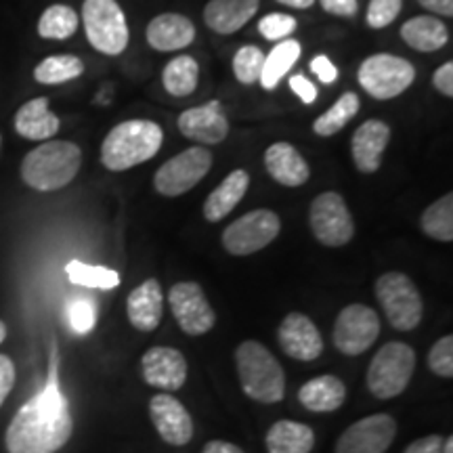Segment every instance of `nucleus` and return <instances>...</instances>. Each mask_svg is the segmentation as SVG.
<instances>
[{
    "mask_svg": "<svg viewBox=\"0 0 453 453\" xmlns=\"http://www.w3.org/2000/svg\"><path fill=\"white\" fill-rule=\"evenodd\" d=\"M162 128L151 120H127L111 128L101 145V162L107 170L122 173L151 160L160 151Z\"/></svg>",
    "mask_w": 453,
    "mask_h": 453,
    "instance_id": "7ed1b4c3",
    "label": "nucleus"
},
{
    "mask_svg": "<svg viewBox=\"0 0 453 453\" xmlns=\"http://www.w3.org/2000/svg\"><path fill=\"white\" fill-rule=\"evenodd\" d=\"M378 303L382 304L384 315L390 326L399 332H411L420 326L424 315V303L416 283L401 271H388L378 277L376 288Z\"/></svg>",
    "mask_w": 453,
    "mask_h": 453,
    "instance_id": "423d86ee",
    "label": "nucleus"
},
{
    "mask_svg": "<svg viewBox=\"0 0 453 453\" xmlns=\"http://www.w3.org/2000/svg\"><path fill=\"white\" fill-rule=\"evenodd\" d=\"M309 223L317 240L330 248L344 246L355 235V223L344 197L334 191L315 197L309 211Z\"/></svg>",
    "mask_w": 453,
    "mask_h": 453,
    "instance_id": "9b49d317",
    "label": "nucleus"
},
{
    "mask_svg": "<svg viewBox=\"0 0 453 453\" xmlns=\"http://www.w3.org/2000/svg\"><path fill=\"white\" fill-rule=\"evenodd\" d=\"M283 353L298 361H315L324 353V338L307 315L290 313L277 332Z\"/></svg>",
    "mask_w": 453,
    "mask_h": 453,
    "instance_id": "dca6fc26",
    "label": "nucleus"
},
{
    "mask_svg": "<svg viewBox=\"0 0 453 453\" xmlns=\"http://www.w3.org/2000/svg\"><path fill=\"white\" fill-rule=\"evenodd\" d=\"M235 364L243 393L258 403H280L286 395V373L267 347L246 340L235 350Z\"/></svg>",
    "mask_w": 453,
    "mask_h": 453,
    "instance_id": "20e7f679",
    "label": "nucleus"
},
{
    "mask_svg": "<svg viewBox=\"0 0 453 453\" xmlns=\"http://www.w3.org/2000/svg\"><path fill=\"white\" fill-rule=\"evenodd\" d=\"M65 273L70 277L72 283L87 288H101V290H113V288L120 286V275L113 269L107 267H90L81 260H72L67 263Z\"/></svg>",
    "mask_w": 453,
    "mask_h": 453,
    "instance_id": "f704fd0d",
    "label": "nucleus"
},
{
    "mask_svg": "<svg viewBox=\"0 0 453 453\" xmlns=\"http://www.w3.org/2000/svg\"><path fill=\"white\" fill-rule=\"evenodd\" d=\"M300 57V44L296 41H281L271 53L265 57L263 72H260V84L265 90H273L281 78L290 72V67L296 64Z\"/></svg>",
    "mask_w": 453,
    "mask_h": 453,
    "instance_id": "c756f323",
    "label": "nucleus"
},
{
    "mask_svg": "<svg viewBox=\"0 0 453 453\" xmlns=\"http://www.w3.org/2000/svg\"><path fill=\"white\" fill-rule=\"evenodd\" d=\"M281 220L273 211L260 208L243 214L223 231V248L234 257L250 254L267 248L280 235Z\"/></svg>",
    "mask_w": 453,
    "mask_h": 453,
    "instance_id": "1a4fd4ad",
    "label": "nucleus"
},
{
    "mask_svg": "<svg viewBox=\"0 0 453 453\" xmlns=\"http://www.w3.org/2000/svg\"><path fill=\"white\" fill-rule=\"evenodd\" d=\"M413 370H416V350L410 344H384L367 367V388L376 399H395L411 382Z\"/></svg>",
    "mask_w": 453,
    "mask_h": 453,
    "instance_id": "39448f33",
    "label": "nucleus"
},
{
    "mask_svg": "<svg viewBox=\"0 0 453 453\" xmlns=\"http://www.w3.org/2000/svg\"><path fill=\"white\" fill-rule=\"evenodd\" d=\"M311 70H313L315 76L319 78L321 82H326V84L336 82V78H338L336 65H334L326 55H317L315 59L311 61Z\"/></svg>",
    "mask_w": 453,
    "mask_h": 453,
    "instance_id": "79ce46f5",
    "label": "nucleus"
},
{
    "mask_svg": "<svg viewBox=\"0 0 453 453\" xmlns=\"http://www.w3.org/2000/svg\"><path fill=\"white\" fill-rule=\"evenodd\" d=\"M15 384V365L7 355H0V405L4 403Z\"/></svg>",
    "mask_w": 453,
    "mask_h": 453,
    "instance_id": "a19ab883",
    "label": "nucleus"
},
{
    "mask_svg": "<svg viewBox=\"0 0 453 453\" xmlns=\"http://www.w3.org/2000/svg\"><path fill=\"white\" fill-rule=\"evenodd\" d=\"M84 64L81 57L76 55H53L41 61L34 70V78L41 84H64L76 81L82 76Z\"/></svg>",
    "mask_w": 453,
    "mask_h": 453,
    "instance_id": "7c9ffc66",
    "label": "nucleus"
},
{
    "mask_svg": "<svg viewBox=\"0 0 453 453\" xmlns=\"http://www.w3.org/2000/svg\"><path fill=\"white\" fill-rule=\"evenodd\" d=\"M443 451V437L439 434H428V437H422L407 447L405 453H441Z\"/></svg>",
    "mask_w": 453,
    "mask_h": 453,
    "instance_id": "a18cd8bd",
    "label": "nucleus"
},
{
    "mask_svg": "<svg viewBox=\"0 0 453 453\" xmlns=\"http://www.w3.org/2000/svg\"><path fill=\"white\" fill-rule=\"evenodd\" d=\"M0 145H3V137H0Z\"/></svg>",
    "mask_w": 453,
    "mask_h": 453,
    "instance_id": "864d4df0",
    "label": "nucleus"
},
{
    "mask_svg": "<svg viewBox=\"0 0 453 453\" xmlns=\"http://www.w3.org/2000/svg\"><path fill=\"white\" fill-rule=\"evenodd\" d=\"M401 36L411 49L420 50V53H434V50L443 49L449 41V34H447L443 21L430 15L413 17V19L405 21L403 27H401Z\"/></svg>",
    "mask_w": 453,
    "mask_h": 453,
    "instance_id": "cd10ccee",
    "label": "nucleus"
},
{
    "mask_svg": "<svg viewBox=\"0 0 453 453\" xmlns=\"http://www.w3.org/2000/svg\"><path fill=\"white\" fill-rule=\"evenodd\" d=\"M248 185H250V174L246 170L237 168L220 183L217 189L208 196L206 203H203V217L208 223H219L229 214L234 208L243 200L246 196Z\"/></svg>",
    "mask_w": 453,
    "mask_h": 453,
    "instance_id": "393cba45",
    "label": "nucleus"
},
{
    "mask_svg": "<svg viewBox=\"0 0 453 453\" xmlns=\"http://www.w3.org/2000/svg\"><path fill=\"white\" fill-rule=\"evenodd\" d=\"M294 30H296V19L286 13H269L258 21V32L273 42L286 41Z\"/></svg>",
    "mask_w": 453,
    "mask_h": 453,
    "instance_id": "4c0bfd02",
    "label": "nucleus"
},
{
    "mask_svg": "<svg viewBox=\"0 0 453 453\" xmlns=\"http://www.w3.org/2000/svg\"><path fill=\"white\" fill-rule=\"evenodd\" d=\"M380 334L378 313L367 304H349L340 311L334 326V344L340 353L355 357L365 353Z\"/></svg>",
    "mask_w": 453,
    "mask_h": 453,
    "instance_id": "f8f14e48",
    "label": "nucleus"
},
{
    "mask_svg": "<svg viewBox=\"0 0 453 453\" xmlns=\"http://www.w3.org/2000/svg\"><path fill=\"white\" fill-rule=\"evenodd\" d=\"M179 130L183 133V137L197 141V143L217 145L225 141L229 133V122L220 110L219 101H211L208 105L191 107L180 113Z\"/></svg>",
    "mask_w": 453,
    "mask_h": 453,
    "instance_id": "a211bd4d",
    "label": "nucleus"
},
{
    "mask_svg": "<svg viewBox=\"0 0 453 453\" xmlns=\"http://www.w3.org/2000/svg\"><path fill=\"white\" fill-rule=\"evenodd\" d=\"M347 399V387L336 376H317L298 390V401L307 410L317 413L336 411Z\"/></svg>",
    "mask_w": 453,
    "mask_h": 453,
    "instance_id": "a878e982",
    "label": "nucleus"
},
{
    "mask_svg": "<svg viewBox=\"0 0 453 453\" xmlns=\"http://www.w3.org/2000/svg\"><path fill=\"white\" fill-rule=\"evenodd\" d=\"M211 166L212 154L206 147H191V150L180 151L179 156L170 157L157 168L154 177L156 191L166 197L183 196L206 177Z\"/></svg>",
    "mask_w": 453,
    "mask_h": 453,
    "instance_id": "9d476101",
    "label": "nucleus"
},
{
    "mask_svg": "<svg viewBox=\"0 0 453 453\" xmlns=\"http://www.w3.org/2000/svg\"><path fill=\"white\" fill-rule=\"evenodd\" d=\"M428 367L441 378L453 376V336H443L428 353Z\"/></svg>",
    "mask_w": 453,
    "mask_h": 453,
    "instance_id": "e433bc0d",
    "label": "nucleus"
},
{
    "mask_svg": "<svg viewBox=\"0 0 453 453\" xmlns=\"http://www.w3.org/2000/svg\"><path fill=\"white\" fill-rule=\"evenodd\" d=\"M67 319H70L73 332L88 334L97 324V311H95V304L87 298L72 300L70 307H67Z\"/></svg>",
    "mask_w": 453,
    "mask_h": 453,
    "instance_id": "58836bf2",
    "label": "nucleus"
},
{
    "mask_svg": "<svg viewBox=\"0 0 453 453\" xmlns=\"http://www.w3.org/2000/svg\"><path fill=\"white\" fill-rule=\"evenodd\" d=\"M357 78H359V84L365 88V93L387 101L399 97L411 87L416 81V70L403 57L378 53L367 57L361 64Z\"/></svg>",
    "mask_w": 453,
    "mask_h": 453,
    "instance_id": "6e6552de",
    "label": "nucleus"
},
{
    "mask_svg": "<svg viewBox=\"0 0 453 453\" xmlns=\"http://www.w3.org/2000/svg\"><path fill=\"white\" fill-rule=\"evenodd\" d=\"M265 443L269 453H311L315 445V433L307 424L280 420L269 428Z\"/></svg>",
    "mask_w": 453,
    "mask_h": 453,
    "instance_id": "bb28decb",
    "label": "nucleus"
},
{
    "mask_svg": "<svg viewBox=\"0 0 453 453\" xmlns=\"http://www.w3.org/2000/svg\"><path fill=\"white\" fill-rule=\"evenodd\" d=\"M441 453H453V439L451 437L443 441V451Z\"/></svg>",
    "mask_w": 453,
    "mask_h": 453,
    "instance_id": "3c124183",
    "label": "nucleus"
},
{
    "mask_svg": "<svg viewBox=\"0 0 453 453\" xmlns=\"http://www.w3.org/2000/svg\"><path fill=\"white\" fill-rule=\"evenodd\" d=\"M424 9L433 11L437 15L453 17V0H418Z\"/></svg>",
    "mask_w": 453,
    "mask_h": 453,
    "instance_id": "de8ad7c7",
    "label": "nucleus"
},
{
    "mask_svg": "<svg viewBox=\"0 0 453 453\" xmlns=\"http://www.w3.org/2000/svg\"><path fill=\"white\" fill-rule=\"evenodd\" d=\"M4 338H7V326H4L3 321H0V344L4 342Z\"/></svg>",
    "mask_w": 453,
    "mask_h": 453,
    "instance_id": "603ef678",
    "label": "nucleus"
},
{
    "mask_svg": "<svg viewBox=\"0 0 453 453\" xmlns=\"http://www.w3.org/2000/svg\"><path fill=\"white\" fill-rule=\"evenodd\" d=\"M197 76H200V65L194 57L179 55L164 67L162 82L173 97H187L196 90Z\"/></svg>",
    "mask_w": 453,
    "mask_h": 453,
    "instance_id": "c85d7f7f",
    "label": "nucleus"
},
{
    "mask_svg": "<svg viewBox=\"0 0 453 453\" xmlns=\"http://www.w3.org/2000/svg\"><path fill=\"white\" fill-rule=\"evenodd\" d=\"M260 0H211L203 9V21L217 34H234L257 15Z\"/></svg>",
    "mask_w": 453,
    "mask_h": 453,
    "instance_id": "b1692460",
    "label": "nucleus"
},
{
    "mask_svg": "<svg viewBox=\"0 0 453 453\" xmlns=\"http://www.w3.org/2000/svg\"><path fill=\"white\" fill-rule=\"evenodd\" d=\"M433 84L439 93H443L445 97H453V64L447 61L445 65H441L433 76Z\"/></svg>",
    "mask_w": 453,
    "mask_h": 453,
    "instance_id": "37998d69",
    "label": "nucleus"
},
{
    "mask_svg": "<svg viewBox=\"0 0 453 453\" xmlns=\"http://www.w3.org/2000/svg\"><path fill=\"white\" fill-rule=\"evenodd\" d=\"M390 141V128L382 120H367L353 134V160L359 173L372 174L380 168L382 154Z\"/></svg>",
    "mask_w": 453,
    "mask_h": 453,
    "instance_id": "6ab92c4d",
    "label": "nucleus"
},
{
    "mask_svg": "<svg viewBox=\"0 0 453 453\" xmlns=\"http://www.w3.org/2000/svg\"><path fill=\"white\" fill-rule=\"evenodd\" d=\"M321 7L332 15L353 17L359 4H357V0H321Z\"/></svg>",
    "mask_w": 453,
    "mask_h": 453,
    "instance_id": "49530a36",
    "label": "nucleus"
},
{
    "mask_svg": "<svg viewBox=\"0 0 453 453\" xmlns=\"http://www.w3.org/2000/svg\"><path fill=\"white\" fill-rule=\"evenodd\" d=\"M280 3L292 9H309L315 0H280Z\"/></svg>",
    "mask_w": 453,
    "mask_h": 453,
    "instance_id": "8fccbe9b",
    "label": "nucleus"
},
{
    "mask_svg": "<svg viewBox=\"0 0 453 453\" xmlns=\"http://www.w3.org/2000/svg\"><path fill=\"white\" fill-rule=\"evenodd\" d=\"M70 403L57 382V355L50 357L49 382L15 413L7 428L9 453H55L72 437Z\"/></svg>",
    "mask_w": 453,
    "mask_h": 453,
    "instance_id": "f257e3e1",
    "label": "nucleus"
},
{
    "mask_svg": "<svg viewBox=\"0 0 453 453\" xmlns=\"http://www.w3.org/2000/svg\"><path fill=\"white\" fill-rule=\"evenodd\" d=\"M290 88L294 93L303 99V104H313L317 99V88L313 87V82H309L303 73H296V76L290 78Z\"/></svg>",
    "mask_w": 453,
    "mask_h": 453,
    "instance_id": "c03bdc74",
    "label": "nucleus"
},
{
    "mask_svg": "<svg viewBox=\"0 0 453 453\" xmlns=\"http://www.w3.org/2000/svg\"><path fill=\"white\" fill-rule=\"evenodd\" d=\"M265 166L280 185L300 187L309 180V164L290 143H273L265 151Z\"/></svg>",
    "mask_w": 453,
    "mask_h": 453,
    "instance_id": "5701e85b",
    "label": "nucleus"
},
{
    "mask_svg": "<svg viewBox=\"0 0 453 453\" xmlns=\"http://www.w3.org/2000/svg\"><path fill=\"white\" fill-rule=\"evenodd\" d=\"M162 286L157 280H147L130 292L127 311L130 324L139 332H151L162 321Z\"/></svg>",
    "mask_w": 453,
    "mask_h": 453,
    "instance_id": "412c9836",
    "label": "nucleus"
},
{
    "mask_svg": "<svg viewBox=\"0 0 453 453\" xmlns=\"http://www.w3.org/2000/svg\"><path fill=\"white\" fill-rule=\"evenodd\" d=\"M359 97L355 93H344L336 104H334L326 113H321L313 124V130L319 137H334L347 124L353 120L359 111Z\"/></svg>",
    "mask_w": 453,
    "mask_h": 453,
    "instance_id": "473e14b6",
    "label": "nucleus"
},
{
    "mask_svg": "<svg viewBox=\"0 0 453 453\" xmlns=\"http://www.w3.org/2000/svg\"><path fill=\"white\" fill-rule=\"evenodd\" d=\"M396 422L388 413H376L350 424L336 443V453H384L395 441Z\"/></svg>",
    "mask_w": 453,
    "mask_h": 453,
    "instance_id": "4468645a",
    "label": "nucleus"
},
{
    "mask_svg": "<svg viewBox=\"0 0 453 453\" xmlns=\"http://www.w3.org/2000/svg\"><path fill=\"white\" fill-rule=\"evenodd\" d=\"M150 416L157 434L168 445H187L194 437V420H191L187 407L174 396L156 395L150 403Z\"/></svg>",
    "mask_w": 453,
    "mask_h": 453,
    "instance_id": "2eb2a0df",
    "label": "nucleus"
},
{
    "mask_svg": "<svg viewBox=\"0 0 453 453\" xmlns=\"http://www.w3.org/2000/svg\"><path fill=\"white\" fill-rule=\"evenodd\" d=\"M401 0H370V7H367V24L373 30H382L393 24L396 15L401 13Z\"/></svg>",
    "mask_w": 453,
    "mask_h": 453,
    "instance_id": "ea45409f",
    "label": "nucleus"
},
{
    "mask_svg": "<svg viewBox=\"0 0 453 453\" xmlns=\"http://www.w3.org/2000/svg\"><path fill=\"white\" fill-rule=\"evenodd\" d=\"M82 21L88 42L104 55H120L128 44V26L116 0H84Z\"/></svg>",
    "mask_w": 453,
    "mask_h": 453,
    "instance_id": "0eeeda50",
    "label": "nucleus"
},
{
    "mask_svg": "<svg viewBox=\"0 0 453 453\" xmlns=\"http://www.w3.org/2000/svg\"><path fill=\"white\" fill-rule=\"evenodd\" d=\"M59 118L49 110L47 97L27 101L15 113V130L19 137L30 141H49L59 133Z\"/></svg>",
    "mask_w": 453,
    "mask_h": 453,
    "instance_id": "4be33fe9",
    "label": "nucleus"
},
{
    "mask_svg": "<svg viewBox=\"0 0 453 453\" xmlns=\"http://www.w3.org/2000/svg\"><path fill=\"white\" fill-rule=\"evenodd\" d=\"M202 453H243V449H240V447L234 443H226V441L217 439V441H211V443H206Z\"/></svg>",
    "mask_w": 453,
    "mask_h": 453,
    "instance_id": "09e8293b",
    "label": "nucleus"
},
{
    "mask_svg": "<svg viewBox=\"0 0 453 453\" xmlns=\"http://www.w3.org/2000/svg\"><path fill=\"white\" fill-rule=\"evenodd\" d=\"M265 55L258 47H242L234 57V73L242 84L258 82Z\"/></svg>",
    "mask_w": 453,
    "mask_h": 453,
    "instance_id": "c9c22d12",
    "label": "nucleus"
},
{
    "mask_svg": "<svg viewBox=\"0 0 453 453\" xmlns=\"http://www.w3.org/2000/svg\"><path fill=\"white\" fill-rule=\"evenodd\" d=\"M141 376L150 387L179 390L187 380V361L177 349L154 347L141 359Z\"/></svg>",
    "mask_w": 453,
    "mask_h": 453,
    "instance_id": "f3484780",
    "label": "nucleus"
},
{
    "mask_svg": "<svg viewBox=\"0 0 453 453\" xmlns=\"http://www.w3.org/2000/svg\"><path fill=\"white\" fill-rule=\"evenodd\" d=\"M82 151L70 141H44L21 162V179L36 191L64 189L76 179Z\"/></svg>",
    "mask_w": 453,
    "mask_h": 453,
    "instance_id": "f03ea898",
    "label": "nucleus"
},
{
    "mask_svg": "<svg viewBox=\"0 0 453 453\" xmlns=\"http://www.w3.org/2000/svg\"><path fill=\"white\" fill-rule=\"evenodd\" d=\"M196 38V27L179 13H162L147 26V42L156 50H179L189 47Z\"/></svg>",
    "mask_w": 453,
    "mask_h": 453,
    "instance_id": "aec40b11",
    "label": "nucleus"
},
{
    "mask_svg": "<svg viewBox=\"0 0 453 453\" xmlns=\"http://www.w3.org/2000/svg\"><path fill=\"white\" fill-rule=\"evenodd\" d=\"M422 231L437 242L453 240V196L445 194L430 203L420 219Z\"/></svg>",
    "mask_w": 453,
    "mask_h": 453,
    "instance_id": "2f4dec72",
    "label": "nucleus"
},
{
    "mask_svg": "<svg viewBox=\"0 0 453 453\" xmlns=\"http://www.w3.org/2000/svg\"><path fill=\"white\" fill-rule=\"evenodd\" d=\"M168 303L173 315L177 317L180 330L189 336H203L217 324V315L208 303L202 286L196 281H180L170 288Z\"/></svg>",
    "mask_w": 453,
    "mask_h": 453,
    "instance_id": "ddd939ff",
    "label": "nucleus"
},
{
    "mask_svg": "<svg viewBox=\"0 0 453 453\" xmlns=\"http://www.w3.org/2000/svg\"><path fill=\"white\" fill-rule=\"evenodd\" d=\"M78 30L76 11L67 4H53L38 19V34L49 41H65Z\"/></svg>",
    "mask_w": 453,
    "mask_h": 453,
    "instance_id": "72a5a7b5",
    "label": "nucleus"
}]
</instances>
